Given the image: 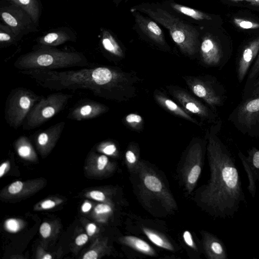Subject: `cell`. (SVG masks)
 I'll return each instance as SVG.
<instances>
[{
  "mask_svg": "<svg viewBox=\"0 0 259 259\" xmlns=\"http://www.w3.org/2000/svg\"><path fill=\"white\" fill-rule=\"evenodd\" d=\"M170 6L177 12L197 20H210L211 19L210 16L193 8L175 3L170 4Z\"/></svg>",
  "mask_w": 259,
  "mask_h": 259,
  "instance_id": "cell-27",
  "label": "cell"
},
{
  "mask_svg": "<svg viewBox=\"0 0 259 259\" xmlns=\"http://www.w3.org/2000/svg\"><path fill=\"white\" fill-rule=\"evenodd\" d=\"M255 3V5L259 6V0H253Z\"/></svg>",
  "mask_w": 259,
  "mask_h": 259,
  "instance_id": "cell-51",
  "label": "cell"
},
{
  "mask_svg": "<svg viewBox=\"0 0 259 259\" xmlns=\"http://www.w3.org/2000/svg\"><path fill=\"white\" fill-rule=\"evenodd\" d=\"M72 95L57 92L41 98L33 106L23 124L30 130L38 127L63 110Z\"/></svg>",
  "mask_w": 259,
  "mask_h": 259,
  "instance_id": "cell-7",
  "label": "cell"
},
{
  "mask_svg": "<svg viewBox=\"0 0 259 259\" xmlns=\"http://www.w3.org/2000/svg\"><path fill=\"white\" fill-rule=\"evenodd\" d=\"M107 106L101 103L88 101L75 106L68 114V118L77 121L96 118L107 111Z\"/></svg>",
  "mask_w": 259,
  "mask_h": 259,
  "instance_id": "cell-17",
  "label": "cell"
},
{
  "mask_svg": "<svg viewBox=\"0 0 259 259\" xmlns=\"http://www.w3.org/2000/svg\"><path fill=\"white\" fill-rule=\"evenodd\" d=\"M123 243L143 254L154 256L156 252L153 248L143 240L133 236H125L121 239Z\"/></svg>",
  "mask_w": 259,
  "mask_h": 259,
  "instance_id": "cell-23",
  "label": "cell"
},
{
  "mask_svg": "<svg viewBox=\"0 0 259 259\" xmlns=\"http://www.w3.org/2000/svg\"><path fill=\"white\" fill-rule=\"evenodd\" d=\"M87 229L88 235L92 236L96 230V226L95 224L91 223L88 225Z\"/></svg>",
  "mask_w": 259,
  "mask_h": 259,
  "instance_id": "cell-45",
  "label": "cell"
},
{
  "mask_svg": "<svg viewBox=\"0 0 259 259\" xmlns=\"http://www.w3.org/2000/svg\"></svg>",
  "mask_w": 259,
  "mask_h": 259,
  "instance_id": "cell-52",
  "label": "cell"
},
{
  "mask_svg": "<svg viewBox=\"0 0 259 259\" xmlns=\"http://www.w3.org/2000/svg\"><path fill=\"white\" fill-rule=\"evenodd\" d=\"M136 172L140 179V189L143 195L160 203L167 211L176 210L177 204L162 179L150 166L139 162Z\"/></svg>",
  "mask_w": 259,
  "mask_h": 259,
  "instance_id": "cell-5",
  "label": "cell"
},
{
  "mask_svg": "<svg viewBox=\"0 0 259 259\" xmlns=\"http://www.w3.org/2000/svg\"><path fill=\"white\" fill-rule=\"evenodd\" d=\"M90 194L93 199L98 201H103L105 199L104 193L99 191H92Z\"/></svg>",
  "mask_w": 259,
  "mask_h": 259,
  "instance_id": "cell-41",
  "label": "cell"
},
{
  "mask_svg": "<svg viewBox=\"0 0 259 259\" xmlns=\"http://www.w3.org/2000/svg\"><path fill=\"white\" fill-rule=\"evenodd\" d=\"M17 143L18 144L17 151L19 155L23 157L29 156L32 152V148L27 138L24 136L20 137Z\"/></svg>",
  "mask_w": 259,
  "mask_h": 259,
  "instance_id": "cell-28",
  "label": "cell"
},
{
  "mask_svg": "<svg viewBox=\"0 0 259 259\" xmlns=\"http://www.w3.org/2000/svg\"><path fill=\"white\" fill-rule=\"evenodd\" d=\"M23 188V183L21 181H16L12 183L9 187V192L11 194L19 192Z\"/></svg>",
  "mask_w": 259,
  "mask_h": 259,
  "instance_id": "cell-36",
  "label": "cell"
},
{
  "mask_svg": "<svg viewBox=\"0 0 259 259\" xmlns=\"http://www.w3.org/2000/svg\"><path fill=\"white\" fill-rule=\"evenodd\" d=\"M200 54L203 62L209 66H223L224 54L218 40L213 37L205 36L200 46Z\"/></svg>",
  "mask_w": 259,
  "mask_h": 259,
  "instance_id": "cell-14",
  "label": "cell"
},
{
  "mask_svg": "<svg viewBox=\"0 0 259 259\" xmlns=\"http://www.w3.org/2000/svg\"><path fill=\"white\" fill-rule=\"evenodd\" d=\"M75 35L68 28H59L49 32L37 39L38 48H52L67 41H74Z\"/></svg>",
  "mask_w": 259,
  "mask_h": 259,
  "instance_id": "cell-18",
  "label": "cell"
},
{
  "mask_svg": "<svg viewBox=\"0 0 259 259\" xmlns=\"http://www.w3.org/2000/svg\"><path fill=\"white\" fill-rule=\"evenodd\" d=\"M95 211L98 214L107 213L111 211V208L107 204H99L96 206Z\"/></svg>",
  "mask_w": 259,
  "mask_h": 259,
  "instance_id": "cell-38",
  "label": "cell"
},
{
  "mask_svg": "<svg viewBox=\"0 0 259 259\" xmlns=\"http://www.w3.org/2000/svg\"><path fill=\"white\" fill-rule=\"evenodd\" d=\"M154 97L156 101L164 109L176 115L179 116L195 124H199L197 120H195L185 110L183 109L172 100L167 98L161 93H156L154 95Z\"/></svg>",
  "mask_w": 259,
  "mask_h": 259,
  "instance_id": "cell-21",
  "label": "cell"
},
{
  "mask_svg": "<svg viewBox=\"0 0 259 259\" xmlns=\"http://www.w3.org/2000/svg\"><path fill=\"white\" fill-rule=\"evenodd\" d=\"M259 77V53L248 73L245 89L248 88Z\"/></svg>",
  "mask_w": 259,
  "mask_h": 259,
  "instance_id": "cell-29",
  "label": "cell"
},
{
  "mask_svg": "<svg viewBox=\"0 0 259 259\" xmlns=\"http://www.w3.org/2000/svg\"><path fill=\"white\" fill-rule=\"evenodd\" d=\"M39 231L43 237H48L51 232L50 225L47 223H44L40 227Z\"/></svg>",
  "mask_w": 259,
  "mask_h": 259,
  "instance_id": "cell-37",
  "label": "cell"
},
{
  "mask_svg": "<svg viewBox=\"0 0 259 259\" xmlns=\"http://www.w3.org/2000/svg\"><path fill=\"white\" fill-rule=\"evenodd\" d=\"M24 10L38 26L41 7L39 0H8Z\"/></svg>",
  "mask_w": 259,
  "mask_h": 259,
  "instance_id": "cell-22",
  "label": "cell"
},
{
  "mask_svg": "<svg viewBox=\"0 0 259 259\" xmlns=\"http://www.w3.org/2000/svg\"><path fill=\"white\" fill-rule=\"evenodd\" d=\"M121 0H113L114 3L116 5L118 4Z\"/></svg>",
  "mask_w": 259,
  "mask_h": 259,
  "instance_id": "cell-50",
  "label": "cell"
},
{
  "mask_svg": "<svg viewBox=\"0 0 259 259\" xmlns=\"http://www.w3.org/2000/svg\"><path fill=\"white\" fill-rule=\"evenodd\" d=\"M203 143L192 145L181 169V175L186 190L190 194L195 187L202 169L205 149Z\"/></svg>",
  "mask_w": 259,
  "mask_h": 259,
  "instance_id": "cell-9",
  "label": "cell"
},
{
  "mask_svg": "<svg viewBox=\"0 0 259 259\" xmlns=\"http://www.w3.org/2000/svg\"><path fill=\"white\" fill-rule=\"evenodd\" d=\"M108 162L107 157L105 155L100 156L98 158L97 167L99 170H103Z\"/></svg>",
  "mask_w": 259,
  "mask_h": 259,
  "instance_id": "cell-40",
  "label": "cell"
},
{
  "mask_svg": "<svg viewBox=\"0 0 259 259\" xmlns=\"http://www.w3.org/2000/svg\"><path fill=\"white\" fill-rule=\"evenodd\" d=\"M14 65L20 71L55 70L73 67H88L89 63L85 56L81 53L40 47L18 58Z\"/></svg>",
  "mask_w": 259,
  "mask_h": 259,
  "instance_id": "cell-3",
  "label": "cell"
},
{
  "mask_svg": "<svg viewBox=\"0 0 259 259\" xmlns=\"http://www.w3.org/2000/svg\"><path fill=\"white\" fill-rule=\"evenodd\" d=\"M228 120L242 134L259 137V95L242 99L230 114Z\"/></svg>",
  "mask_w": 259,
  "mask_h": 259,
  "instance_id": "cell-8",
  "label": "cell"
},
{
  "mask_svg": "<svg viewBox=\"0 0 259 259\" xmlns=\"http://www.w3.org/2000/svg\"><path fill=\"white\" fill-rule=\"evenodd\" d=\"M1 16L4 23L21 37L28 33L37 31L30 16L18 6L11 3L2 7Z\"/></svg>",
  "mask_w": 259,
  "mask_h": 259,
  "instance_id": "cell-11",
  "label": "cell"
},
{
  "mask_svg": "<svg viewBox=\"0 0 259 259\" xmlns=\"http://www.w3.org/2000/svg\"><path fill=\"white\" fill-rule=\"evenodd\" d=\"M98 257L97 253L94 250H91L87 252L83 256V259H96Z\"/></svg>",
  "mask_w": 259,
  "mask_h": 259,
  "instance_id": "cell-43",
  "label": "cell"
},
{
  "mask_svg": "<svg viewBox=\"0 0 259 259\" xmlns=\"http://www.w3.org/2000/svg\"><path fill=\"white\" fill-rule=\"evenodd\" d=\"M185 80L193 94L203 100L214 111L224 104L226 91L218 82L193 77H187Z\"/></svg>",
  "mask_w": 259,
  "mask_h": 259,
  "instance_id": "cell-10",
  "label": "cell"
},
{
  "mask_svg": "<svg viewBox=\"0 0 259 259\" xmlns=\"http://www.w3.org/2000/svg\"><path fill=\"white\" fill-rule=\"evenodd\" d=\"M88 240V236L85 234H82L76 237L75 239V243L78 245H82L85 244Z\"/></svg>",
  "mask_w": 259,
  "mask_h": 259,
  "instance_id": "cell-42",
  "label": "cell"
},
{
  "mask_svg": "<svg viewBox=\"0 0 259 259\" xmlns=\"http://www.w3.org/2000/svg\"><path fill=\"white\" fill-rule=\"evenodd\" d=\"M221 126V121H218L207 133L210 178L199 188L195 198L209 215L224 219L233 217L246 201L235 159L218 136Z\"/></svg>",
  "mask_w": 259,
  "mask_h": 259,
  "instance_id": "cell-1",
  "label": "cell"
},
{
  "mask_svg": "<svg viewBox=\"0 0 259 259\" xmlns=\"http://www.w3.org/2000/svg\"><path fill=\"white\" fill-rule=\"evenodd\" d=\"M233 22L238 27L245 29H257L259 28V23L241 18H235Z\"/></svg>",
  "mask_w": 259,
  "mask_h": 259,
  "instance_id": "cell-30",
  "label": "cell"
},
{
  "mask_svg": "<svg viewBox=\"0 0 259 259\" xmlns=\"http://www.w3.org/2000/svg\"><path fill=\"white\" fill-rule=\"evenodd\" d=\"M259 53V37L250 41L243 48L236 65L237 76L241 83L246 76L250 66Z\"/></svg>",
  "mask_w": 259,
  "mask_h": 259,
  "instance_id": "cell-15",
  "label": "cell"
},
{
  "mask_svg": "<svg viewBox=\"0 0 259 259\" xmlns=\"http://www.w3.org/2000/svg\"><path fill=\"white\" fill-rule=\"evenodd\" d=\"M91 204L89 202H85L81 207V209L83 212H88L91 208Z\"/></svg>",
  "mask_w": 259,
  "mask_h": 259,
  "instance_id": "cell-46",
  "label": "cell"
},
{
  "mask_svg": "<svg viewBox=\"0 0 259 259\" xmlns=\"http://www.w3.org/2000/svg\"><path fill=\"white\" fill-rule=\"evenodd\" d=\"M229 1H234V2L246 1V2L251 3L252 5H255V3L253 0H229Z\"/></svg>",
  "mask_w": 259,
  "mask_h": 259,
  "instance_id": "cell-48",
  "label": "cell"
},
{
  "mask_svg": "<svg viewBox=\"0 0 259 259\" xmlns=\"http://www.w3.org/2000/svg\"><path fill=\"white\" fill-rule=\"evenodd\" d=\"M52 256L50 254H46L44 257H43V258L44 259H51L52 258Z\"/></svg>",
  "mask_w": 259,
  "mask_h": 259,
  "instance_id": "cell-49",
  "label": "cell"
},
{
  "mask_svg": "<svg viewBox=\"0 0 259 259\" xmlns=\"http://www.w3.org/2000/svg\"><path fill=\"white\" fill-rule=\"evenodd\" d=\"M125 121L131 127L137 128L142 124L143 119L140 115L131 113L126 116Z\"/></svg>",
  "mask_w": 259,
  "mask_h": 259,
  "instance_id": "cell-33",
  "label": "cell"
},
{
  "mask_svg": "<svg viewBox=\"0 0 259 259\" xmlns=\"http://www.w3.org/2000/svg\"><path fill=\"white\" fill-rule=\"evenodd\" d=\"M183 238L185 243L190 247L197 250V246L194 242L193 237L191 233L189 231H185L183 234Z\"/></svg>",
  "mask_w": 259,
  "mask_h": 259,
  "instance_id": "cell-35",
  "label": "cell"
},
{
  "mask_svg": "<svg viewBox=\"0 0 259 259\" xmlns=\"http://www.w3.org/2000/svg\"><path fill=\"white\" fill-rule=\"evenodd\" d=\"M6 226L9 230L12 232L17 231L19 227L16 220L14 219H10L6 222Z\"/></svg>",
  "mask_w": 259,
  "mask_h": 259,
  "instance_id": "cell-39",
  "label": "cell"
},
{
  "mask_svg": "<svg viewBox=\"0 0 259 259\" xmlns=\"http://www.w3.org/2000/svg\"><path fill=\"white\" fill-rule=\"evenodd\" d=\"M101 149L104 154L108 155L114 154L117 151L116 146L113 143L110 142L103 144L101 146Z\"/></svg>",
  "mask_w": 259,
  "mask_h": 259,
  "instance_id": "cell-34",
  "label": "cell"
},
{
  "mask_svg": "<svg viewBox=\"0 0 259 259\" xmlns=\"http://www.w3.org/2000/svg\"><path fill=\"white\" fill-rule=\"evenodd\" d=\"M142 230L147 237L156 246L170 251L174 250L171 243L159 233L147 228H143Z\"/></svg>",
  "mask_w": 259,
  "mask_h": 259,
  "instance_id": "cell-25",
  "label": "cell"
},
{
  "mask_svg": "<svg viewBox=\"0 0 259 259\" xmlns=\"http://www.w3.org/2000/svg\"><path fill=\"white\" fill-rule=\"evenodd\" d=\"M259 95V77L248 88L244 90L242 99L253 97Z\"/></svg>",
  "mask_w": 259,
  "mask_h": 259,
  "instance_id": "cell-31",
  "label": "cell"
},
{
  "mask_svg": "<svg viewBox=\"0 0 259 259\" xmlns=\"http://www.w3.org/2000/svg\"><path fill=\"white\" fill-rule=\"evenodd\" d=\"M21 38L5 24H0V46L5 47L16 44Z\"/></svg>",
  "mask_w": 259,
  "mask_h": 259,
  "instance_id": "cell-26",
  "label": "cell"
},
{
  "mask_svg": "<svg viewBox=\"0 0 259 259\" xmlns=\"http://www.w3.org/2000/svg\"><path fill=\"white\" fill-rule=\"evenodd\" d=\"M125 159L129 168L136 170L139 162L135 153L132 150H128L125 153Z\"/></svg>",
  "mask_w": 259,
  "mask_h": 259,
  "instance_id": "cell-32",
  "label": "cell"
},
{
  "mask_svg": "<svg viewBox=\"0 0 259 259\" xmlns=\"http://www.w3.org/2000/svg\"><path fill=\"white\" fill-rule=\"evenodd\" d=\"M55 205V203L51 200H47L44 201L41 204V207L44 209L51 208L54 207Z\"/></svg>",
  "mask_w": 259,
  "mask_h": 259,
  "instance_id": "cell-44",
  "label": "cell"
},
{
  "mask_svg": "<svg viewBox=\"0 0 259 259\" xmlns=\"http://www.w3.org/2000/svg\"><path fill=\"white\" fill-rule=\"evenodd\" d=\"M173 96L186 111L195 114L201 118L215 122L218 115L199 101L182 90H173Z\"/></svg>",
  "mask_w": 259,
  "mask_h": 259,
  "instance_id": "cell-13",
  "label": "cell"
},
{
  "mask_svg": "<svg viewBox=\"0 0 259 259\" xmlns=\"http://www.w3.org/2000/svg\"><path fill=\"white\" fill-rule=\"evenodd\" d=\"M41 97L26 88L19 87L12 90L6 102L5 117L7 123L14 128L23 125L33 106Z\"/></svg>",
  "mask_w": 259,
  "mask_h": 259,
  "instance_id": "cell-6",
  "label": "cell"
},
{
  "mask_svg": "<svg viewBox=\"0 0 259 259\" xmlns=\"http://www.w3.org/2000/svg\"><path fill=\"white\" fill-rule=\"evenodd\" d=\"M20 72L45 88L57 91L88 90L94 95L107 99H120L125 87L124 73L111 67L65 71L34 69Z\"/></svg>",
  "mask_w": 259,
  "mask_h": 259,
  "instance_id": "cell-2",
  "label": "cell"
},
{
  "mask_svg": "<svg viewBox=\"0 0 259 259\" xmlns=\"http://www.w3.org/2000/svg\"><path fill=\"white\" fill-rule=\"evenodd\" d=\"M134 17L136 22L145 35L159 45H165L164 35L156 23L138 13H135Z\"/></svg>",
  "mask_w": 259,
  "mask_h": 259,
  "instance_id": "cell-19",
  "label": "cell"
},
{
  "mask_svg": "<svg viewBox=\"0 0 259 259\" xmlns=\"http://www.w3.org/2000/svg\"><path fill=\"white\" fill-rule=\"evenodd\" d=\"M101 43L103 48L110 54L118 57L123 56V52L120 46L107 30L102 31Z\"/></svg>",
  "mask_w": 259,
  "mask_h": 259,
  "instance_id": "cell-24",
  "label": "cell"
},
{
  "mask_svg": "<svg viewBox=\"0 0 259 259\" xmlns=\"http://www.w3.org/2000/svg\"><path fill=\"white\" fill-rule=\"evenodd\" d=\"M65 125V122L61 121L56 123L46 130L40 131L36 136L37 144L40 147L44 148L50 146L60 137Z\"/></svg>",
  "mask_w": 259,
  "mask_h": 259,
  "instance_id": "cell-20",
  "label": "cell"
},
{
  "mask_svg": "<svg viewBox=\"0 0 259 259\" xmlns=\"http://www.w3.org/2000/svg\"><path fill=\"white\" fill-rule=\"evenodd\" d=\"M140 10L167 28L173 40L183 53L193 55L197 52L199 33L193 26L160 8L142 7Z\"/></svg>",
  "mask_w": 259,
  "mask_h": 259,
  "instance_id": "cell-4",
  "label": "cell"
},
{
  "mask_svg": "<svg viewBox=\"0 0 259 259\" xmlns=\"http://www.w3.org/2000/svg\"><path fill=\"white\" fill-rule=\"evenodd\" d=\"M202 246L205 256L208 259H227V250L224 242L215 235L206 231L201 232Z\"/></svg>",
  "mask_w": 259,
  "mask_h": 259,
  "instance_id": "cell-16",
  "label": "cell"
},
{
  "mask_svg": "<svg viewBox=\"0 0 259 259\" xmlns=\"http://www.w3.org/2000/svg\"><path fill=\"white\" fill-rule=\"evenodd\" d=\"M247 152V156L240 151L238 155L247 176V190L253 198L256 194V183L259 182V149L252 147Z\"/></svg>",
  "mask_w": 259,
  "mask_h": 259,
  "instance_id": "cell-12",
  "label": "cell"
},
{
  "mask_svg": "<svg viewBox=\"0 0 259 259\" xmlns=\"http://www.w3.org/2000/svg\"><path fill=\"white\" fill-rule=\"evenodd\" d=\"M7 166V163L5 162L3 163L0 167V177H2L5 172L6 168Z\"/></svg>",
  "mask_w": 259,
  "mask_h": 259,
  "instance_id": "cell-47",
  "label": "cell"
}]
</instances>
